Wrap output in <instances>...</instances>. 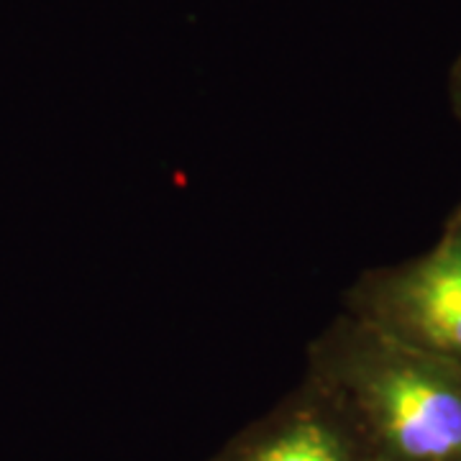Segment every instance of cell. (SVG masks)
Segmentation results:
<instances>
[{
  "label": "cell",
  "instance_id": "obj_3",
  "mask_svg": "<svg viewBox=\"0 0 461 461\" xmlns=\"http://www.w3.org/2000/svg\"><path fill=\"white\" fill-rule=\"evenodd\" d=\"M208 461H369L339 402L311 377Z\"/></svg>",
  "mask_w": 461,
  "mask_h": 461
},
{
  "label": "cell",
  "instance_id": "obj_4",
  "mask_svg": "<svg viewBox=\"0 0 461 461\" xmlns=\"http://www.w3.org/2000/svg\"><path fill=\"white\" fill-rule=\"evenodd\" d=\"M448 100H451V111L461 123V54L448 72Z\"/></svg>",
  "mask_w": 461,
  "mask_h": 461
},
{
  "label": "cell",
  "instance_id": "obj_5",
  "mask_svg": "<svg viewBox=\"0 0 461 461\" xmlns=\"http://www.w3.org/2000/svg\"><path fill=\"white\" fill-rule=\"evenodd\" d=\"M456 208H459V211H461V203H459V205H456Z\"/></svg>",
  "mask_w": 461,
  "mask_h": 461
},
{
  "label": "cell",
  "instance_id": "obj_2",
  "mask_svg": "<svg viewBox=\"0 0 461 461\" xmlns=\"http://www.w3.org/2000/svg\"><path fill=\"white\" fill-rule=\"evenodd\" d=\"M344 311L461 364L459 208L426 254L362 272L346 290Z\"/></svg>",
  "mask_w": 461,
  "mask_h": 461
},
{
  "label": "cell",
  "instance_id": "obj_1",
  "mask_svg": "<svg viewBox=\"0 0 461 461\" xmlns=\"http://www.w3.org/2000/svg\"><path fill=\"white\" fill-rule=\"evenodd\" d=\"M305 377L346 412L369 461H461V364L339 313L305 351Z\"/></svg>",
  "mask_w": 461,
  "mask_h": 461
}]
</instances>
